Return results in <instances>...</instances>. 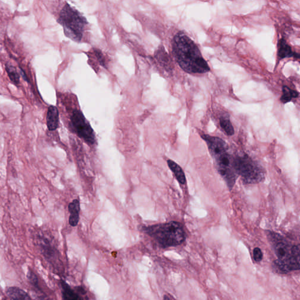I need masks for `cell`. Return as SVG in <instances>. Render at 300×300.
I'll use <instances>...</instances> for the list:
<instances>
[{
  "mask_svg": "<svg viewBox=\"0 0 300 300\" xmlns=\"http://www.w3.org/2000/svg\"><path fill=\"white\" fill-rule=\"evenodd\" d=\"M59 23L64 28L65 36L76 42H80L86 25L88 24L76 9L66 3L59 14Z\"/></svg>",
  "mask_w": 300,
  "mask_h": 300,
  "instance_id": "3957f363",
  "label": "cell"
},
{
  "mask_svg": "<svg viewBox=\"0 0 300 300\" xmlns=\"http://www.w3.org/2000/svg\"><path fill=\"white\" fill-rule=\"evenodd\" d=\"M68 210L70 212L69 223L72 226H77L79 221L80 202L78 199H74L68 206Z\"/></svg>",
  "mask_w": 300,
  "mask_h": 300,
  "instance_id": "8fae6325",
  "label": "cell"
},
{
  "mask_svg": "<svg viewBox=\"0 0 300 300\" xmlns=\"http://www.w3.org/2000/svg\"><path fill=\"white\" fill-rule=\"evenodd\" d=\"M71 120L72 126L78 136L90 145H93L95 143L96 139L94 131L82 112L78 110L74 111Z\"/></svg>",
  "mask_w": 300,
  "mask_h": 300,
  "instance_id": "5b68a950",
  "label": "cell"
},
{
  "mask_svg": "<svg viewBox=\"0 0 300 300\" xmlns=\"http://www.w3.org/2000/svg\"><path fill=\"white\" fill-rule=\"evenodd\" d=\"M274 267L281 273L300 270V245L292 247V253L287 260L274 261Z\"/></svg>",
  "mask_w": 300,
  "mask_h": 300,
  "instance_id": "8992f818",
  "label": "cell"
},
{
  "mask_svg": "<svg viewBox=\"0 0 300 300\" xmlns=\"http://www.w3.org/2000/svg\"><path fill=\"white\" fill-rule=\"evenodd\" d=\"M233 166L236 173L240 175L247 183H254L260 177L258 167L246 156L233 158Z\"/></svg>",
  "mask_w": 300,
  "mask_h": 300,
  "instance_id": "277c9868",
  "label": "cell"
},
{
  "mask_svg": "<svg viewBox=\"0 0 300 300\" xmlns=\"http://www.w3.org/2000/svg\"><path fill=\"white\" fill-rule=\"evenodd\" d=\"M96 57L98 59V60L99 62V64H101L102 67H105V59L103 58V55L102 53L99 49H95V51Z\"/></svg>",
  "mask_w": 300,
  "mask_h": 300,
  "instance_id": "ffe728a7",
  "label": "cell"
},
{
  "mask_svg": "<svg viewBox=\"0 0 300 300\" xmlns=\"http://www.w3.org/2000/svg\"><path fill=\"white\" fill-rule=\"evenodd\" d=\"M172 45L177 63L186 73L201 74L210 71L198 46L186 34L178 33Z\"/></svg>",
  "mask_w": 300,
  "mask_h": 300,
  "instance_id": "6da1fadb",
  "label": "cell"
},
{
  "mask_svg": "<svg viewBox=\"0 0 300 300\" xmlns=\"http://www.w3.org/2000/svg\"><path fill=\"white\" fill-rule=\"evenodd\" d=\"M167 164L170 170L173 172L178 182L181 184H185L186 183V178L183 169L176 162L171 159L167 161Z\"/></svg>",
  "mask_w": 300,
  "mask_h": 300,
  "instance_id": "5bb4252c",
  "label": "cell"
},
{
  "mask_svg": "<svg viewBox=\"0 0 300 300\" xmlns=\"http://www.w3.org/2000/svg\"><path fill=\"white\" fill-rule=\"evenodd\" d=\"M6 293L10 300H33L25 291L17 287H8Z\"/></svg>",
  "mask_w": 300,
  "mask_h": 300,
  "instance_id": "7c38bea8",
  "label": "cell"
},
{
  "mask_svg": "<svg viewBox=\"0 0 300 300\" xmlns=\"http://www.w3.org/2000/svg\"><path fill=\"white\" fill-rule=\"evenodd\" d=\"M296 57L300 59V55H296Z\"/></svg>",
  "mask_w": 300,
  "mask_h": 300,
  "instance_id": "7402d4cb",
  "label": "cell"
},
{
  "mask_svg": "<svg viewBox=\"0 0 300 300\" xmlns=\"http://www.w3.org/2000/svg\"><path fill=\"white\" fill-rule=\"evenodd\" d=\"M142 229L162 248L180 245L186 238L183 225L177 222L144 226Z\"/></svg>",
  "mask_w": 300,
  "mask_h": 300,
  "instance_id": "7a4b0ae2",
  "label": "cell"
},
{
  "mask_svg": "<svg viewBox=\"0 0 300 300\" xmlns=\"http://www.w3.org/2000/svg\"><path fill=\"white\" fill-rule=\"evenodd\" d=\"M278 56L280 59L293 57L296 54L292 50L291 47L287 44L285 40L281 39L278 43Z\"/></svg>",
  "mask_w": 300,
  "mask_h": 300,
  "instance_id": "4fadbf2b",
  "label": "cell"
},
{
  "mask_svg": "<svg viewBox=\"0 0 300 300\" xmlns=\"http://www.w3.org/2000/svg\"><path fill=\"white\" fill-rule=\"evenodd\" d=\"M5 69L9 79L15 84H18L20 83V75H18L17 71L13 66L7 64L5 66Z\"/></svg>",
  "mask_w": 300,
  "mask_h": 300,
  "instance_id": "e0dca14e",
  "label": "cell"
},
{
  "mask_svg": "<svg viewBox=\"0 0 300 300\" xmlns=\"http://www.w3.org/2000/svg\"><path fill=\"white\" fill-rule=\"evenodd\" d=\"M220 125L222 129L228 136H232L234 134V129L232 123L227 117H222L220 118Z\"/></svg>",
  "mask_w": 300,
  "mask_h": 300,
  "instance_id": "2e32d148",
  "label": "cell"
},
{
  "mask_svg": "<svg viewBox=\"0 0 300 300\" xmlns=\"http://www.w3.org/2000/svg\"><path fill=\"white\" fill-rule=\"evenodd\" d=\"M283 95L281 97V102L283 103H286L292 101L293 98H298L299 93L296 90L289 88L286 86L283 87Z\"/></svg>",
  "mask_w": 300,
  "mask_h": 300,
  "instance_id": "9a60e30c",
  "label": "cell"
},
{
  "mask_svg": "<svg viewBox=\"0 0 300 300\" xmlns=\"http://www.w3.org/2000/svg\"><path fill=\"white\" fill-rule=\"evenodd\" d=\"M273 240V247L275 253L278 258V260L284 261L287 260L292 253V248L284 241L281 237H276Z\"/></svg>",
  "mask_w": 300,
  "mask_h": 300,
  "instance_id": "52a82bcc",
  "label": "cell"
},
{
  "mask_svg": "<svg viewBox=\"0 0 300 300\" xmlns=\"http://www.w3.org/2000/svg\"><path fill=\"white\" fill-rule=\"evenodd\" d=\"M253 257L255 261L257 262H261L262 260V254L260 249L256 248L253 251Z\"/></svg>",
  "mask_w": 300,
  "mask_h": 300,
  "instance_id": "d6986e66",
  "label": "cell"
},
{
  "mask_svg": "<svg viewBox=\"0 0 300 300\" xmlns=\"http://www.w3.org/2000/svg\"><path fill=\"white\" fill-rule=\"evenodd\" d=\"M47 127L49 131L57 129L59 124V112L54 106H49L46 115Z\"/></svg>",
  "mask_w": 300,
  "mask_h": 300,
  "instance_id": "30bf717a",
  "label": "cell"
},
{
  "mask_svg": "<svg viewBox=\"0 0 300 300\" xmlns=\"http://www.w3.org/2000/svg\"><path fill=\"white\" fill-rule=\"evenodd\" d=\"M164 300H174L171 296L165 295L164 298Z\"/></svg>",
  "mask_w": 300,
  "mask_h": 300,
  "instance_id": "44dd1931",
  "label": "cell"
},
{
  "mask_svg": "<svg viewBox=\"0 0 300 300\" xmlns=\"http://www.w3.org/2000/svg\"><path fill=\"white\" fill-rule=\"evenodd\" d=\"M157 58L158 59L159 62H160L162 65H164L165 68H167L168 66H170V61H169V57L166 52L163 48H160L157 51Z\"/></svg>",
  "mask_w": 300,
  "mask_h": 300,
  "instance_id": "ac0fdd59",
  "label": "cell"
},
{
  "mask_svg": "<svg viewBox=\"0 0 300 300\" xmlns=\"http://www.w3.org/2000/svg\"><path fill=\"white\" fill-rule=\"evenodd\" d=\"M40 246L43 255H44L47 260L51 262V263H56V262H57L56 259L58 258L56 250L49 241V240L42 237L40 240Z\"/></svg>",
  "mask_w": 300,
  "mask_h": 300,
  "instance_id": "ba28073f",
  "label": "cell"
},
{
  "mask_svg": "<svg viewBox=\"0 0 300 300\" xmlns=\"http://www.w3.org/2000/svg\"><path fill=\"white\" fill-rule=\"evenodd\" d=\"M61 286L62 300H84L81 294L72 289L65 281L61 280Z\"/></svg>",
  "mask_w": 300,
  "mask_h": 300,
  "instance_id": "9c48e42d",
  "label": "cell"
}]
</instances>
